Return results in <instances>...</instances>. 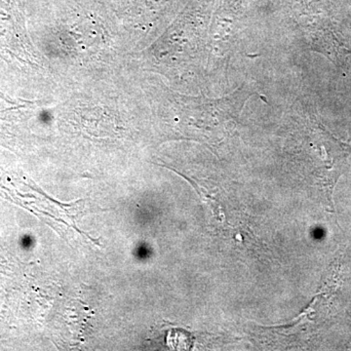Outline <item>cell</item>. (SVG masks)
I'll return each instance as SVG.
<instances>
[{
  "instance_id": "obj_1",
  "label": "cell",
  "mask_w": 351,
  "mask_h": 351,
  "mask_svg": "<svg viewBox=\"0 0 351 351\" xmlns=\"http://www.w3.org/2000/svg\"><path fill=\"white\" fill-rule=\"evenodd\" d=\"M311 147L313 156L319 158V164L313 173V179L324 193L328 204L332 208V191L343 173L351 145L339 142L320 125L314 131Z\"/></svg>"
}]
</instances>
